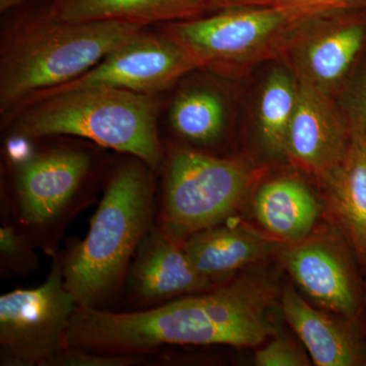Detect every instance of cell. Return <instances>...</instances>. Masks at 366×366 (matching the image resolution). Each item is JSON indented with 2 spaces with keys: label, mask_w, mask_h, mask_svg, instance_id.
Here are the masks:
<instances>
[{
  "label": "cell",
  "mask_w": 366,
  "mask_h": 366,
  "mask_svg": "<svg viewBox=\"0 0 366 366\" xmlns=\"http://www.w3.org/2000/svg\"><path fill=\"white\" fill-rule=\"evenodd\" d=\"M274 282L250 274L211 290L127 312L78 307L66 348L148 355L166 346L255 347L276 334Z\"/></svg>",
  "instance_id": "1"
},
{
  "label": "cell",
  "mask_w": 366,
  "mask_h": 366,
  "mask_svg": "<svg viewBox=\"0 0 366 366\" xmlns=\"http://www.w3.org/2000/svg\"><path fill=\"white\" fill-rule=\"evenodd\" d=\"M154 213L151 168L137 158L115 168L88 234L59 254L64 284L79 307L104 310L122 292Z\"/></svg>",
  "instance_id": "2"
},
{
  "label": "cell",
  "mask_w": 366,
  "mask_h": 366,
  "mask_svg": "<svg viewBox=\"0 0 366 366\" xmlns=\"http://www.w3.org/2000/svg\"><path fill=\"white\" fill-rule=\"evenodd\" d=\"M143 29L122 21L69 23L48 16L21 26L1 49L0 112L11 113L34 94L79 78Z\"/></svg>",
  "instance_id": "3"
},
{
  "label": "cell",
  "mask_w": 366,
  "mask_h": 366,
  "mask_svg": "<svg viewBox=\"0 0 366 366\" xmlns=\"http://www.w3.org/2000/svg\"><path fill=\"white\" fill-rule=\"evenodd\" d=\"M13 115V132L18 137H83L139 159L151 169L162 162L157 105L151 94L84 89L43 99Z\"/></svg>",
  "instance_id": "4"
},
{
  "label": "cell",
  "mask_w": 366,
  "mask_h": 366,
  "mask_svg": "<svg viewBox=\"0 0 366 366\" xmlns=\"http://www.w3.org/2000/svg\"><path fill=\"white\" fill-rule=\"evenodd\" d=\"M92 167L89 153L74 148L38 152L16 165L11 192L1 199L16 227L48 257L59 254L67 226L88 207Z\"/></svg>",
  "instance_id": "5"
},
{
  "label": "cell",
  "mask_w": 366,
  "mask_h": 366,
  "mask_svg": "<svg viewBox=\"0 0 366 366\" xmlns=\"http://www.w3.org/2000/svg\"><path fill=\"white\" fill-rule=\"evenodd\" d=\"M327 13L333 11L279 6L239 7L171 23L164 33L183 46L199 67L224 71L283 56L302 24Z\"/></svg>",
  "instance_id": "6"
},
{
  "label": "cell",
  "mask_w": 366,
  "mask_h": 366,
  "mask_svg": "<svg viewBox=\"0 0 366 366\" xmlns=\"http://www.w3.org/2000/svg\"><path fill=\"white\" fill-rule=\"evenodd\" d=\"M252 177V166L242 159L173 149L157 224L179 243L197 231L220 225L242 204Z\"/></svg>",
  "instance_id": "7"
},
{
  "label": "cell",
  "mask_w": 366,
  "mask_h": 366,
  "mask_svg": "<svg viewBox=\"0 0 366 366\" xmlns=\"http://www.w3.org/2000/svg\"><path fill=\"white\" fill-rule=\"evenodd\" d=\"M78 307L56 254L42 285L0 296V365L52 366Z\"/></svg>",
  "instance_id": "8"
},
{
  "label": "cell",
  "mask_w": 366,
  "mask_h": 366,
  "mask_svg": "<svg viewBox=\"0 0 366 366\" xmlns=\"http://www.w3.org/2000/svg\"><path fill=\"white\" fill-rule=\"evenodd\" d=\"M197 67L199 66L194 57L167 34L157 35L142 31L79 78L34 94L11 113L14 114L43 99L84 89H124L137 93H155L169 88Z\"/></svg>",
  "instance_id": "9"
},
{
  "label": "cell",
  "mask_w": 366,
  "mask_h": 366,
  "mask_svg": "<svg viewBox=\"0 0 366 366\" xmlns=\"http://www.w3.org/2000/svg\"><path fill=\"white\" fill-rule=\"evenodd\" d=\"M366 52V6L305 21L283 54L300 83L335 96Z\"/></svg>",
  "instance_id": "10"
},
{
  "label": "cell",
  "mask_w": 366,
  "mask_h": 366,
  "mask_svg": "<svg viewBox=\"0 0 366 366\" xmlns=\"http://www.w3.org/2000/svg\"><path fill=\"white\" fill-rule=\"evenodd\" d=\"M281 262L293 280L320 307L356 322L366 302L355 252L347 237L329 232L283 244Z\"/></svg>",
  "instance_id": "11"
},
{
  "label": "cell",
  "mask_w": 366,
  "mask_h": 366,
  "mask_svg": "<svg viewBox=\"0 0 366 366\" xmlns=\"http://www.w3.org/2000/svg\"><path fill=\"white\" fill-rule=\"evenodd\" d=\"M300 85L285 156L324 182L345 157L352 129L333 96L300 81Z\"/></svg>",
  "instance_id": "12"
},
{
  "label": "cell",
  "mask_w": 366,
  "mask_h": 366,
  "mask_svg": "<svg viewBox=\"0 0 366 366\" xmlns=\"http://www.w3.org/2000/svg\"><path fill=\"white\" fill-rule=\"evenodd\" d=\"M215 287L194 271L182 243L164 232L157 223L152 224L139 243L124 285L136 310Z\"/></svg>",
  "instance_id": "13"
},
{
  "label": "cell",
  "mask_w": 366,
  "mask_h": 366,
  "mask_svg": "<svg viewBox=\"0 0 366 366\" xmlns=\"http://www.w3.org/2000/svg\"><path fill=\"white\" fill-rule=\"evenodd\" d=\"M283 247L271 235L247 226H213L197 231L182 243L192 268L204 280L218 286L235 272L261 261Z\"/></svg>",
  "instance_id": "14"
},
{
  "label": "cell",
  "mask_w": 366,
  "mask_h": 366,
  "mask_svg": "<svg viewBox=\"0 0 366 366\" xmlns=\"http://www.w3.org/2000/svg\"><path fill=\"white\" fill-rule=\"evenodd\" d=\"M281 307L315 365H366V348L346 324L310 307L292 288L282 293Z\"/></svg>",
  "instance_id": "15"
},
{
  "label": "cell",
  "mask_w": 366,
  "mask_h": 366,
  "mask_svg": "<svg viewBox=\"0 0 366 366\" xmlns=\"http://www.w3.org/2000/svg\"><path fill=\"white\" fill-rule=\"evenodd\" d=\"M322 183L334 215L366 274V132L352 129L345 157Z\"/></svg>",
  "instance_id": "16"
},
{
  "label": "cell",
  "mask_w": 366,
  "mask_h": 366,
  "mask_svg": "<svg viewBox=\"0 0 366 366\" xmlns=\"http://www.w3.org/2000/svg\"><path fill=\"white\" fill-rule=\"evenodd\" d=\"M312 190L295 177H278L255 194L254 212L262 228L283 244H292L312 234L320 215Z\"/></svg>",
  "instance_id": "17"
},
{
  "label": "cell",
  "mask_w": 366,
  "mask_h": 366,
  "mask_svg": "<svg viewBox=\"0 0 366 366\" xmlns=\"http://www.w3.org/2000/svg\"><path fill=\"white\" fill-rule=\"evenodd\" d=\"M209 9L207 0H55L47 16L69 23L122 21L144 26L199 18Z\"/></svg>",
  "instance_id": "18"
},
{
  "label": "cell",
  "mask_w": 366,
  "mask_h": 366,
  "mask_svg": "<svg viewBox=\"0 0 366 366\" xmlns=\"http://www.w3.org/2000/svg\"><path fill=\"white\" fill-rule=\"evenodd\" d=\"M300 81L287 64L274 66L267 74L257 105V125L264 150L285 156L289 127L295 114Z\"/></svg>",
  "instance_id": "19"
},
{
  "label": "cell",
  "mask_w": 366,
  "mask_h": 366,
  "mask_svg": "<svg viewBox=\"0 0 366 366\" xmlns=\"http://www.w3.org/2000/svg\"><path fill=\"white\" fill-rule=\"evenodd\" d=\"M226 106L217 92L192 88L180 93L170 109V124L178 136L189 143L209 146L223 134Z\"/></svg>",
  "instance_id": "20"
},
{
  "label": "cell",
  "mask_w": 366,
  "mask_h": 366,
  "mask_svg": "<svg viewBox=\"0 0 366 366\" xmlns=\"http://www.w3.org/2000/svg\"><path fill=\"white\" fill-rule=\"evenodd\" d=\"M0 225V268L1 273L28 277L39 268L36 247L16 227L6 202L1 199Z\"/></svg>",
  "instance_id": "21"
},
{
  "label": "cell",
  "mask_w": 366,
  "mask_h": 366,
  "mask_svg": "<svg viewBox=\"0 0 366 366\" xmlns=\"http://www.w3.org/2000/svg\"><path fill=\"white\" fill-rule=\"evenodd\" d=\"M335 100L351 129L366 132V52Z\"/></svg>",
  "instance_id": "22"
},
{
  "label": "cell",
  "mask_w": 366,
  "mask_h": 366,
  "mask_svg": "<svg viewBox=\"0 0 366 366\" xmlns=\"http://www.w3.org/2000/svg\"><path fill=\"white\" fill-rule=\"evenodd\" d=\"M148 361V355L97 352L78 348H66L52 366H134Z\"/></svg>",
  "instance_id": "23"
},
{
  "label": "cell",
  "mask_w": 366,
  "mask_h": 366,
  "mask_svg": "<svg viewBox=\"0 0 366 366\" xmlns=\"http://www.w3.org/2000/svg\"><path fill=\"white\" fill-rule=\"evenodd\" d=\"M254 363L257 366L310 365L305 353L295 342L285 337H276L266 346L255 351Z\"/></svg>",
  "instance_id": "24"
},
{
  "label": "cell",
  "mask_w": 366,
  "mask_h": 366,
  "mask_svg": "<svg viewBox=\"0 0 366 366\" xmlns=\"http://www.w3.org/2000/svg\"><path fill=\"white\" fill-rule=\"evenodd\" d=\"M274 6L336 11L356 9V7H365L366 0H274Z\"/></svg>",
  "instance_id": "25"
},
{
  "label": "cell",
  "mask_w": 366,
  "mask_h": 366,
  "mask_svg": "<svg viewBox=\"0 0 366 366\" xmlns=\"http://www.w3.org/2000/svg\"><path fill=\"white\" fill-rule=\"evenodd\" d=\"M209 9H239V7H257L274 6V0H207Z\"/></svg>",
  "instance_id": "26"
},
{
  "label": "cell",
  "mask_w": 366,
  "mask_h": 366,
  "mask_svg": "<svg viewBox=\"0 0 366 366\" xmlns=\"http://www.w3.org/2000/svg\"><path fill=\"white\" fill-rule=\"evenodd\" d=\"M26 1H28V0H0V11H9V9L20 6Z\"/></svg>",
  "instance_id": "27"
},
{
  "label": "cell",
  "mask_w": 366,
  "mask_h": 366,
  "mask_svg": "<svg viewBox=\"0 0 366 366\" xmlns=\"http://www.w3.org/2000/svg\"><path fill=\"white\" fill-rule=\"evenodd\" d=\"M365 288H366V283H365Z\"/></svg>",
  "instance_id": "28"
}]
</instances>
